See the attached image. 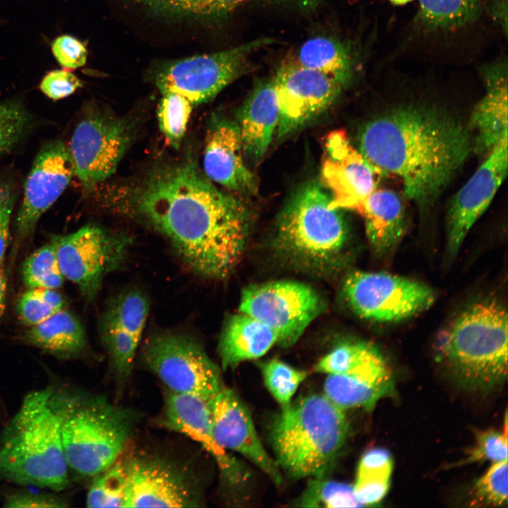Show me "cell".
<instances>
[{
  "mask_svg": "<svg viewBox=\"0 0 508 508\" xmlns=\"http://www.w3.org/2000/svg\"><path fill=\"white\" fill-rule=\"evenodd\" d=\"M115 193L111 207L162 234L195 274L222 279L237 265L248 231L247 210L192 159L159 164Z\"/></svg>",
  "mask_w": 508,
  "mask_h": 508,
  "instance_id": "obj_1",
  "label": "cell"
},
{
  "mask_svg": "<svg viewBox=\"0 0 508 508\" xmlns=\"http://www.w3.org/2000/svg\"><path fill=\"white\" fill-rule=\"evenodd\" d=\"M474 149L470 130L429 107L396 108L368 121L358 151L379 171L397 176L420 207L433 203Z\"/></svg>",
  "mask_w": 508,
  "mask_h": 508,
  "instance_id": "obj_2",
  "label": "cell"
},
{
  "mask_svg": "<svg viewBox=\"0 0 508 508\" xmlns=\"http://www.w3.org/2000/svg\"><path fill=\"white\" fill-rule=\"evenodd\" d=\"M69 470L51 387L32 391L0 437V476L60 491L68 485Z\"/></svg>",
  "mask_w": 508,
  "mask_h": 508,
  "instance_id": "obj_3",
  "label": "cell"
},
{
  "mask_svg": "<svg viewBox=\"0 0 508 508\" xmlns=\"http://www.w3.org/2000/svg\"><path fill=\"white\" fill-rule=\"evenodd\" d=\"M344 411L318 394L281 409L270 429L274 459L281 471L295 479L325 477L349 435Z\"/></svg>",
  "mask_w": 508,
  "mask_h": 508,
  "instance_id": "obj_4",
  "label": "cell"
},
{
  "mask_svg": "<svg viewBox=\"0 0 508 508\" xmlns=\"http://www.w3.org/2000/svg\"><path fill=\"white\" fill-rule=\"evenodd\" d=\"M507 313L500 302L483 299L465 308L439 332L440 360L464 388L485 392L507 376Z\"/></svg>",
  "mask_w": 508,
  "mask_h": 508,
  "instance_id": "obj_5",
  "label": "cell"
},
{
  "mask_svg": "<svg viewBox=\"0 0 508 508\" xmlns=\"http://www.w3.org/2000/svg\"><path fill=\"white\" fill-rule=\"evenodd\" d=\"M51 401L70 469L93 477L119 459L135 426V412L100 396L52 387Z\"/></svg>",
  "mask_w": 508,
  "mask_h": 508,
  "instance_id": "obj_6",
  "label": "cell"
},
{
  "mask_svg": "<svg viewBox=\"0 0 508 508\" xmlns=\"http://www.w3.org/2000/svg\"><path fill=\"white\" fill-rule=\"evenodd\" d=\"M316 182L301 187L283 209L277 223V245L288 258L305 266L322 267L339 256L347 240L339 209Z\"/></svg>",
  "mask_w": 508,
  "mask_h": 508,
  "instance_id": "obj_7",
  "label": "cell"
},
{
  "mask_svg": "<svg viewBox=\"0 0 508 508\" xmlns=\"http://www.w3.org/2000/svg\"><path fill=\"white\" fill-rule=\"evenodd\" d=\"M143 356L148 368L171 392L209 401L224 385L220 368L202 345L185 333L152 334L143 344Z\"/></svg>",
  "mask_w": 508,
  "mask_h": 508,
  "instance_id": "obj_8",
  "label": "cell"
},
{
  "mask_svg": "<svg viewBox=\"0 0 508 508\" xmlns=\"http://www.w3.org/2000/svg\"><path fill=\"white\" fill-rule=\"evenodd\" d=\"M52 242L64 277L88 300L95 298L106 275L123 265L132 244L130 236L92 224Z\"/></svg>",
  "mask_w": 508,
  "mask_h": 508,
  "instance_id": "obj_9",
  "label": "cell"
},
{
  "mask_svg": "<svg viewBox=\"0 0 508 508\" xmlns=\"http://www.w3.org/2000/svg\"><path fill=\"white\" fill-rule=\"evenodd\" d=\"M273 42L264 37L223 51L188 57L160 68L155 83L162 94L178 93L193 106L210 101L245 71L248 56Z\"/></svg>",
  "mask_w": 508,
  "mask_h": 508,
  "instance_id": "obj_10",
  "label": "cell"
},
{
  "mask_svg": "<svg viewBox=\"0 0 508 508\" xmlns=\"http://www.w3.org/2000/svg\"><path fill=\"white\" fill-rule=\"evenodd\" d=\"M343 290L358 315L377 322L406 320L428 309L435 300L426 284L386 272H353L346 278Z\"/></svg>",
  "mask_w": 508,
  "mask_h": 508,
  "instance_id": "obj_11",
  "label": "cell"
},
{
  "mask_svg": "<svg viewBox=\"0 0 508 508\" xmlns=\"http://www.w3.org/2000/svg\"><path fill=\"white\" fill-rule=\"evenodd\" d=\"M323 305L308 286L293 281H277L250 286L243 291L238 312L270 327L282 346L294 344Z\"/></svg>",
  "mask_w": 508,
  "mask_h": 508,
  "instance_id": "obj_12",
  "label": "cell"
},
{
  "mask_svg": "<svg viewBox=\"0 0 508 508\" xmlns=\"http://www.w3.org/2000/svg\"><path fill=\"white\" fill-rule=\"evenodd\" d=\"M133 130L126 120L91 111L75 126L68 147L75 175L86 190L109 178L130 146Z\"/></svg>",
  "mask_w": 508,
  "mask_h": 508,
  "instance_id": "obj_13",
  "label": "cell"
},
{
  "mask_svg": "<svg viewBox=\"0 0 508 508\" xmlns=\"http://www.w3.org/2000/svg\"><path fill=\"white\" fill-rule=\"evenodd\" d=\"M202 496L188 468L160 456L128 459L125 507H198Z\"/></svg>",
  "mask_w": 508,
  "mask_h": 508,
  "instance_id": "obj_14",
  "label": "cell"
},
{
  "mask_svg": "<svg viewBox=\"0 0 508 508\" xmlns=\"http://www.w3.org/2000/svg\"><path fill=\"white\" fill-rule=\"evenodd\" d=\"M273 79L279 110L276 130L279 138L294 133L324 111L344 87L331 77L295 60L283 63Z\"/></svg>",
  "mask_w": 508,
  "mask_h": 508,
  "instance_id": "obj_15",
  "label": "cell"
},
{
  "mask_svg": "<svg viewBox=\"0 0 508 508\" xmlns=\"http://www.w3.org/2000/svg\"><path fill=\"white\" fill-rule=\"evenodd\" d=\"M75 175L68 147L61 140L44 145L25 180L22 204L15 222L12 255L33 234L43 214L56 201Z\"/></svg>",
  "mask_w": 508,
  "mask_h": 508,
  "instance_id": "obj_16",
  "label": "cell"
},
{
  "mask_svg": "<svg viewBox=\"0 0 508 508\" xmlns=\"http://www.w3.org/2000/svg\"><path fill=\"white\" fill-rule=\"evenodd\" d=\"M507 139L497 145L453 198L448 210L447 256L459 252L471 228L493 199L507 173Z\"/></svg>",
  "mask_w": 508,
  "mask_h": 508,
  "instance_id": "obj_17",
  "label": "cell"
},
{
  "mask_svg": "<svg viewBox=\"0 0 508 508\" xmlns=\"http://www.w3.org/2000/svg\"><path fill=\"white\" fill-rule=\"evenodd\" d=\"M212 432L217 444L249 460L275 485L282 481V473L267 452L257 433L247 406L238 395L224 385L209 401Z\"/></svg>",
  "mask_w": 508,
  "mask_h": 508,
  "instance_id": "obj_18",
  "label": "cell"
},
{
  "mask_svg": "<svg viewBox=\"0 0 508 508\" xmlns=\"http://www.w3.org/2000/svg\"><path fill=\"white\" fill-rule=\"evenodd\" d=\"M327 157L322 178L332 192L330 205L357 212L365 199L376 188L382 174L350 143L342 131L331 132L325 140Z\"/></svg>",
  "mask_w": 508,
  "mask_h": 508,
  "instance_id": "obj_19",
  "label": "cell"
},
{
  "mask_svg": "<svg viewBox=\"0 0 508 508\" xmlns=\"http://www.w3.org/2000/svg\"><path fill=\"white\" fill-rule=\"evenodd\" d=\"M148 312L146 297L133 290L114 298L100 317V339L119 381L131 373Z\"/></svg>",
  "mask_w": 508,
  "mask_h": 508,
  "instance_id": "obj_20",
  "label": "cell"
},
{
  "mask_svg": "<svg viewBox=\"0 0 508 508\" xmlns=\"http://www.w3.org/2000/svg\"><path fill=\"white\" fill-rule=\"evenodd\" d=\"M162 425L194 440L215 461L224 480L238 485L248 473L242 464L216 442L207 401L198 397L177 394L165 389Z\"/></svg>",
  "mask_w": 508,
  "mask_h": 508,
  "instance_id": "obj_21",
  "label": "cell"
},
{
  "mask_svg": "<svg viewBox=\"0 0 508 508\" xmlns=\"http://www.w3.org/2000/svg\"><path fill=\"white\" fill-rule=\"evenodd\" d=\"M394 378L382 352L370 344L363 355L345 372L328 375L324 395L343 410H371L377 401L394 392Z\"/></svg>",
  "mask_w": 508,
  "mask_h": 508,
  "instance_id": "obj_22",
  "label": "cell"
},
{
  "mask_svg": "<svg viewBox=\"0 0 508 508\" xmlns=\"http://www.w3.org/2000/svg\"><path fill=\"white\" fill-rule=\"evenodd\" d=\"M243 155L237 123L227 119H213L205 138V176L230 190L243 195L254 194L256 182Z\"/></svg>",
  "mask_w": 508,
  "mask_h": 508,
  "instance_id": "obj_23",
  "label": "cell"
},
{
  "mask_svg": "<svg viewBox=\"0 0 508 508\" xmlns=\"http://www.w3.org/2000/svg\"><path fill=\"white\" fill-rule=\"evenodd\" d=\"M244 155L255 163L265 156L279 119L274 79L260 83L237 114Z\"/></svg>",
  "mask_w": 508,
  "mask_h": 508,
  "instance_id": "obj_24",
  "label": "cell"
},
{
  "mask_svg": "<svg viewBox=\"0 0 508 508\" xmlns=\"http://www.w3.org/2000/svg\"><path fill=\"white\" fill-rule=\"evenodd\" d=\"M486 92L472 113L471 125L476 132L474 147L487 155L507 139V64L484 71Z\"/></svg>",
  "mask_w": 508,
  "mask_h": 508,
  "instance_id": "obj_25",
  "label": "cell"
},
{
  "mask_svg": "<svg viewBox=\"0 0 508 508\" xmlns=\"http://www.w3.org/2000/svg\"><path fill=\"white\" fill-rule=\"evenodd\" d=\"M358 213L364 219L369 243L378 256L389 254L401 241L406 222L402 202L396 193L375 188Z\"/></svg>",
  "mask_w": 508,
  "mask_h": 508,
  "instance_id": "obj_26",
  "label": "cell"
},
{
  "mask_svg": "<svg viewBox=\"0 0 508 508\" xmlns=\"http://www.w3.org/2000/svg\"><path fill=\"white\" fill-rule=\"evenodd\" d=\"M276 343L277 335L267 325L241 313L234 315L226 322L218 344L221 367L226 370L260 358Z\"/></svg>",
  "mask_w": 508,
  "mask_h": 508,
  "instance_id": "obj_27",
  "label": "cell"
},
{
  "mask_svg": "<svg viewBox=\"0 0 508 508\" xmlns=\"http://www.w3.org/2000/svg\"><path fill=\"white\" fill-rule=\"evenodd\" d=\"M24 338L28 344L61 358L78 356L87 344L83 325L65 308L29 327Z\"/></svg>",
  "mask_w": 508,
  "mask_h": 508,
  "instance_id": "obj_28",
  "label": "cell"
},
{
  "mask_svg": "<svg viewBox=\"0 0 508 508\" xmlns=\"http://www.w3.org/2000/svg\"><path fill=\"white\" fill-rule=\"evenodd\" d=\"M295 61L331 77L344 87L353 75V59L349 47L333 37L316 36L299 48Z\"/></svg>",
  "mask_w": 508,
  "mask_h": 508,
  "instance_id": "obj_29",
  "label": "cell"
},
{
  "mask_svg": "<svg viewBox=\"0 0 508 508\" xmlns=\"http://www.w3.org/2000/svg\"><path fill=\"white\" fill-rule=\"evenodd\" d=\"M147 13L169 20L212 23L226 18L248 0H131Z\"/></svg>",
  "mask_w": 508,
  "mask_h": 508,
  "instance_id": "obj_30",
  "label": "cell"
},
{
  "mask_svg": "<svg viewBox=\"0 0 508 508\" xmlns=\"http://www.w3.org/2000/svg\"><path fill=\"white\" fill-rule=\"evenodd\" d=\"M393 470L390 453L382 448L366 452L358 465L354 494L363 507L380 502L387 493Z\"/></svg>",
  "mask_w": 508,
  "mask_h": 508,
  "instance_id": "obj_31",
  "label": "cell"
},
{
  "mask_svg": "<svg viewBox=\"0 0 508 508\" xmlns=\"http://www.w3.org/2000/svg\"><path fill=\"white\" fill-rule=\"evenodd\" d=\"M418 19L429 29L452 30L473 22L481 0H419Z\"/></svg>",
  "mask_w": 508,
  "mask_h": 508,
  "instance_id": "obj_32",
  "label": "cell"
},
{
  "mask_svg": "<svg viewBox=\"0 0 508 508\" xmlns=\"http://www.w3.org/2000/svg\"><path fill=\"white\" fill-rule=\"evenodd\" d=\"M88 490V507H125L128 486V459H119L93 476Z\"/></svg>",
  "mask_w": 508,
  "mask_h": 508,
  "instance_id": "obj_33",
  "label": "cell"
},
{
  "mask_svg": "<svg viewBox=\"0 0 508 508\" xmlns=\"http://www.w3.org/2000/svg\"><path fill=\"white\" fill-rule=\"evenodd\" d=\"M294 506L303 507H362L353 485L329 480L325 477L309 478Z\"/></svg>",
  "mask_w": 508,
  "mask_h": 508,
  "instance_id": "obj_34",
  "label": "cell"
},
{
  "mask_svg": "<svg viewBox=\"0 0 508 508\" xmlns=\"http://www.w3.org/2000/svg\"><path fill=\"white\" fill-rule=\"evenodd\" d=\"M22 277L28 289H57L63 285L65 278L52 241L37 249L27 258L23 265Z\"/></svg>",
  "mask_w": 508,
  "mask_h": 508,
  "instance_id": "obj_35",
  "label": "cell"
},
{
  "mask_svg": "<svg viewBox=\"0 0 508 508\" xmlns=\"http://www.w3.org/2000/svg\"><path fill=\"white\" fill-rule=\"evenodd\" d=\"M193 105L185 97L173 92L162 94L157 109L159 127L169 145L180 147Z\"/></svg>",
  "mask_w": 508,
  "mask_h": 508,
  "instance_id": "obj_36",
  "label": "cell"
},
{
  "mask_svg": "<svg viewBox=\"0 0 508 508\" xmlns=\"http://www.w3.org/2000/svg\"><path fill=\"white\" fill-rule=\"evenodd\" d=\"M266 388L281 409L289 405L307 373L296 369L278 359H272L261 366Z\"/></svg>",
  "mask_w": 508,
  "mask_h": 508,
  "instance_id": "obj_37",
  "label": "cell"
},
{
  "mask_svg": "<svg viewBox=\"0 0 508 508\" xmlns=\"http://www.w3.org/2000/svg\"><path fill=\"white\" fill-rule=\"evenodd\" d=\"M65 308L63 296L52 289H28L17 303L18 317L28 327L42 322Z\"/></svg>",
  "mask_w": 508,
  "mask_h": 508,
  "instance_id": "obj_38",
  "label": "cell"
},
{
  "mask_svg": "<svg viewBox=\"0 0 508 508\" xmlns=\"http://www.w3.org/2000/svg\"><path fill=\"white\" fill-rule=\"evenodd\" d=\"M507 460L493 463L475 483L472 504L478 506H502L507 502Z\"/></svg>",
  "mask_w": 508,
  "mask_h": 508,
  "instance_id": "obj_39",
  "label": "cell"
},
{
  "mask_svg": "<svg viewBox=\"0 0 508 508\" xmlns=\"http://www.w3.org/2000/svg\"><path fill=\"white\" fill-rule=\"evenodd\" d=\"M31 124V116L20 102H0V155L16 146Z\"/></svg>",
  "mask_w": 508,
  "mask_h": 508,
  "instance_id": "obj_40",
  "label": "cell"
},
{
  "mask_svg": "<svg viewBox=\"0 0 508 508\" xmlns=\"http://www.w3.org/2000/svg\"><path fill=\"white\" fill-rule=\"evenodd\" d=\"M370 344L363 341L339 344L317 363L315 371L327 375L342 373L363 356Z\"/></svg>",
  "mask_w": 508,
  "mask_h": 508,
  "instance_id": "obj_41",
  "label": "cell"
},
{
  "mask_svg": "<svg viewBox=\"0 0 508 508\" xmlns=\"http://www.w3.org/2000/svg\"><path fill=\"white\" fill-rule=\"evenodd\" d=\"M507 460V433L490 429L479 432L476 443L468 452L465 463L490 461L492 463Z\"/></svg>",
  "mask_w": 508,
  "mask_h": 508,
  "instance_id": "obj_42",
  "label": "cell"
},
{
  "mask_svg": "<svg viewBox=\"0 0 508 508\" xmlns=\"http://www.w3.org/2000/svg\"><path fill=\"white\" fill-rule=\"evenodd\" d=\"M51 51L61 67L73 70L83 66L87 59L85 43L74 36L64 34L51 42Z\"/></svg>",
  "mask_w": 508,
  "mask_h": 508,
  "instance_id": "obj_43",
  "label": "cell"
},
{
  "mask_svg": "<svg viewBox=\"0 0 508 508\" xmlns=\"http://www.w3.org/2000/svg\"><path fill=\"white\" fill-rule=\"evenodd\" d=\"M83 86L81 80L68 69H55L47 73L40 89L47 97L59 100L73 94Z\"/></svg>",
  "mask_w": 508,
  "mask_h": 508,
  "instance_id": "obj_44",
  "label": "cell"
},
{
  "mask_svg": "<svg viewBox=\"0 0 508 508\" xmlns=\"http://www.w3.org/2000/svg\"><path fill=\"white\" fill-rule=\"evenodd\" d=\"M17 191L10 180L0 179V263H3L10 238V225Z\"/></svg>",
  "mask_w": 508,
  "mask_h": 508,
  "instance_id": "obj_45",
  "label": "cell"
},
{
  "mask_svg": "<svg viewBox=\"0 0 508 508\" xmlns=\"http://www.w3.org/2000/svg\"><path fill=\"white\" fill-rule=\"evenodd\" d=\"M67 506L61 497L52 493L18 490L8 494L4 507L9 508H61Z\"/></svg>",
  "mask_w": 508,
  "mask_h": 508,
  "instance_id": "obj_46",
  "label": "cell"
},
{
  "mask_svg": "<svg viewBox=\"0 0 508 508\" xmlns=\"http://www.w3.org/2000/svg\"><path fill=\"white\" fill-rule=\"evenodd\" d=\"M487 11L490 16L507 32V0H486Z\"/></svg>",
  "mask_w": 508,
  "mask_h": 508,
  "instance_id": "obj_47",
  "label": "cell"
},
{
  "mask_svg": "<svg viewBox=\"0 0 508 508\" xmlns=\"http://www.w3.org/2000/svg\"><path fill=\"white\" fill-rule=\"evenodd\" d=\"M6 277L3 263H0V319L6 307Z\"/></svg>",
  "mask_w": 508,
  "mask_h": 508,
  "instance_id": "obj_48",
  "label": "cell"
},
{
  "mask_svg": "<svg viewBox=\"0 0 508 508\" xmlns=\"http://www.w3.org/2000/svg\"><path fill=\"white\" fill-rule=\"evenodd\" d=\"M392 4L394 5H404L413 0H389Z\"/></svg>",
  "mask_w": 508,
  "mask_h": 508,
  "instance_id": "obj_49",
  "label": "cell"
},
{
  "mask_svg": "<svg viewBox=\"0 0 508 508\" xmlns=\"http://www.w3.org/2000/svg\"><path fill=\"white\" fill-rule=\"evenodd\" d=\"M280 1H289V0H280Z\"/></svg>",
  "mask_w": 508,
  "mask_h": 508,
  "instance_id": "obj_50",
  "label": "cell"
}]
</instances>
